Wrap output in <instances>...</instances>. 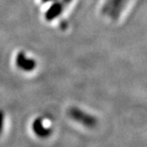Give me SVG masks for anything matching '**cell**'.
Returning <instances> with one entry per match:
<instances>
[{
  "instance_id": "3957f363",
  "label": "cell",
  "mask_w": 147,
  "mask_h": 147,
  "mask_svg": "<svg viewBox=\"0 0 147 147\" xmlns=\"http://www.w3.org/2000/svg\"><path fill=\"white\" fill-rule=\"evenodd\" d=\"M16 65L25 72L33 71L36 67V61L33 58H30L24 52H19L16 57Z\"/></svg>"
},
{
  "instance_id": "5b68a950",
  "label": "cell",
  "mask_w": 147,
  "mask_h": 147,
  "mask_svg": "<svg viewBox=\"0 0 147 147\" xmlns=\"http://www.w3.org/2000/svg\"><path fill=\"white\" fill-rule=\"evenodd\" d=\"M32 129L37 137L40 138H47L52 133V129L44 125L43 120L41 118H38L32 123Z\"/></svg>"
},
{
  "instance_id": "6da1fadb",
  "label": "cell",
  "mask_w": 147,
  "mask_h": 147,
  "mask_svg": "<svg viewBox=\"0 0 147 147\" xmlns=\"http://www.w3.org/2000/svg\"><path fill=\"white\" fill-rule=\"evenodd\" d=\"M67 114L71 119L88 128H93L97 124V119L95 116L90 115L78 107H70L67 111Z\"/></svg>"
},
{
  "instance_id": "ba28073f",
  "label": "cell",
  "mask_w": 147,
  "mask_h": 147,
  "mask_svg": "<svg viewBox=\"0 0 147 147\" xmlns=\"http://www.w3.org/2000/svg\"><path fill=\"white\" fill-rule=\"evenodd\" d=\"M54 1H57V0H42V2L43 3H47L54 2Z\"/></svg>"
},
{
  "instance_id": "277c9868",
  "label": "cell",
  "mask_w": 147,
  "mask_h": 147,
  "mask_svg": "<svg viewBox=\"0 0 147 147\" xmlns=\"http://www.w3.org/2000/svg\"><path fill=\"white\" fill-rule=\"evenodd\" d=\"M53 3V4L46 11L44 14V18L47 21H52L57 19L58 16H60L62 14L64 9L65 7V6L61 3V1L59 2L57 0Z\"/></svg>"
},
{
  "instance_id": "7a4b0ae2",
  "label": "cell",
  "mask_w": 147,
  "mask_h": 147,
  "mask_svg": "<svg viewBox=\"0 0 147 147\" xmlns=\"http://www.w3.org/2000/svg\"><path fill=\"white\" fill-rule=\"evenodd\" d=\"M127 0H105L101 12L103 15L109 16L111 20L119 19Z\"/></svg>"
},
{
  "instance_id": "8992f818",
  "label": "cell",
  "mask_w": 147,
  "mask_h": 147,
  "mask_svg": "<svg viewBox=\"0 0 147 147\" xmlns=\"http://www.w3.org/2000/svg\"><path fill=\"white\" fill-rule=\"evenodd\" d=\"M4 120H5V114L3 110L0 109V135L3 131L4 127Z\"/></svg>"
},
{
  "instance_id": "52a82bcc",
  "label": "cell",
  "mask_w": 147,
  "mask_h": 147,
  "mask_svg": "<svg viewBox=\"0 0 147 147\" xmlns=\"http://www.w3.org/2000/svg\"><path fill=\"white\" fill-rule=\"evenodd\" d=\"M72 1H73V0H61V3H62L65 7H66V6H68L69 4L72 2Z\"/></svg>"
}]
</instances>
